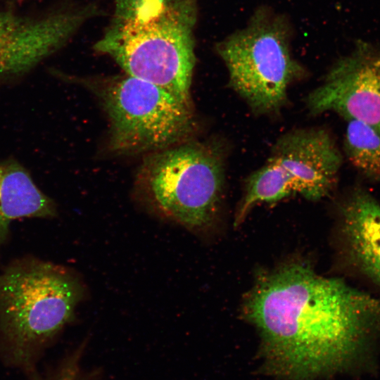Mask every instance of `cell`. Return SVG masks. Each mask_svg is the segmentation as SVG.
<instances>
[{
	"label": "cell",
	"instance_id": "cell-1",
	"mask_svg": "<svg viewBox=\"0 0 380 380\" xmlns=\"http://www.w3.org/2000/svg\"><path fill=\"white\" fill-rule=\"evenodd\" d=\"M243 314L260 332L267 369L293 379L362 366L380 339V299L302 262L260 278Z\"/></svg>",
	"mask_w": 380,
	"mask_h": 380
},
{
	"label": "cell",
	"instance_id": "cell-2",
	"mask_svg": "<svg viewBox=\"0 0 380 380\" xmlns=\"http://www.w3.org/2000/svg\"><path fill=\"white\" fill-rule=\"evenodd\" d=\"M197 0H115L94 49L126 74L153 84L192 106Z\"/></svg>",
	"mask_w": 380,
	"mask_h": 380
},
{
	"label": "cell",
	"instance_id": "cell-3",
	"mask_svg": "<svg viewBox=\"0 0 380 380\" xmlns=\"http://www.w3.org/2000/svg\"><path fill=\"white\" fill-rule=\"evenodd\" d=\"M84 293L68 268L33 258L0 273V362L27 377L72 319Z\"/></svg>",
	"mask_w": 380,
	"mask_h": 380
},
{
	"label": "cell",
	"instance_id": "cell-4",
	"mask_svg": "<svg viewBox=\"0 0 380 380\" xmlns=\"http://www.w3.org/2000/svg\"><path fill=\"white\" fill-rule=\"evenodd\" d=\"M295 34L286 13L260 4L241 27L214 44L229 86L253 113L279 111L286 103L290 86L308 75L293 53Z\"/></svg>",
	"mask_w": 380,
	"mask_h": 380
},
{
	"label": "cell",
	"instance_id": "cell-5",
	"mask_svg": "<svg viewBox=\"0 0 380 380\" xmlns=\"http://www.w3.org/2000/svg\"><path fill=\"white\" fill-rule=\"evenodd\" d=\"M224 184L221 146L191 139L146 155L135 182L153 211L195 232L214 224Z\"/></svg>",
	"mask_w": 380,
	"mask_h": 380
},
{
	"label": "cell",
	"instance_id": "cell-6",
	"mask_svg": "<svg viewBox=\"0 0 380 380\" xmlns=\"http://www.w3.org/2000/svg\"><path fill=\"white\" fill-rule=\"evenodd\" d=\"M61 78L84 87L109 122L108 146L117 155H146L192 139L193 106L165 89L125 73Z\"/></svg>",
	"mask_w": 380,
	"mask_h": 380
},
{
	"label": "cell",
	"instance_id": "cell-7",
	"mask_svg": "<svg viewBox=\"0 0 380 380\" xmlns=\"http://www.w3.org/2000/svg\"><path fill=\"white\" fill-rule=\"evenodd\" d=\"M343 156L330 133L322 128L295 129L282 135L265 163L247 179L235 224L262 203L292 194L312 201L335 188Z\"/></svg>",
	"mask_w": 380,
	"mask_h": 380
},
{
	"label": "cell",
	"instance_id": "cell-8",
	"mask_svg": "<svg viewBox=\"0 0 380 380\" xmlns=\"http://www.w3.org/2000/svg\"><path fill=\"white\" fill-rule=\"evenodd\" d=\"M310 113L334 112L380 134V45L359 42L328 69L307 96Z\"/></svg>",
	"mask_w": 380,
	"mask_h": 380
},
{
	"label": "cell",
	"instance_id": "cell-9",
	"mask_svg": "<svg viewBox=\"0 0 380 380\" xmlns=\"http://www.w3.org/2000/svg\"><path fill=\"white\" fill-rule=\"evenodd\" d=\"M101 10L96 4L58 11L39 18L18 17L0 56V75L23 74L62 48Z\"/></svg>",
	"mask_w": 380,
	"mask_h": 380
},
{
	"label": "cell",
	"instance_id": "cell-10",
	"mask_svg": "<svg viewBox=\"0 0 380 380\" xmlns=\"http://www.w3.org/2000/svg\"><path fill=\"white\" fill-rule=\"evenodd\" d=\"M338 249L345 267L380 292V203L357 187L339 208Z\"/></svg>",
	"mask_w": 380,
	"mask_h": 380
},
{
	"label": "cell",
	"instance_id": "cell-11",
	"mask_svg": "<svg viewBox=\"0 0 380 380\" xmlns=\"http://www.w3.org/2000/svg\"><path fill=\"white\" fill-rule=\"evenodd\" d=\"M56 208L21 164L13 159L0 162V247L13 220L51 218L56 215Z\"/></svg>",
	"mask_w": 380,
	"mask_h": 380
},
{
	"label": "cell",
	"instance_id": "cell-12",
	"mask_svg": "<svg viewBox=\"0 0 380 380\" xmlns=\"http://www.w3.org/2000/svg\"><path fill=\"white\" fill-rule=\"evenodd\" d=\"M345 154L365 178L380 182V134L368 125L349 120L344 138Z\"/></svg>",
	"mask_w": 380,
	"mask_h": 380
},
{
	"label": "cell",
	"instance_id": "cell-13",
	"mask_svg": "<svg viewBox=\"0 0 380 380\" xmlns=\"http://www.w3.org/2000/svg\"><path fill=\"white\" fill-rule=\"evenodd\" d=\"M18 17V15L11 12L0 11V56L9 32Z\"/></svg>",
	"mask_w": 380,
	"mask_h": 380
}]
</instances>
